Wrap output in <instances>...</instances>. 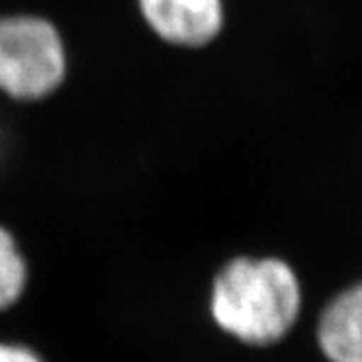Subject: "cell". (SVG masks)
<instances>
[{
    "instance_id": "5",
    "label": "cell",
    "mask_w": 362,
    "mask_h": 362,
    "mask_svg": "<svg viewBox=\"0 0 362 362\" xmlns=\"http://www.w3.org/2000/svg\"><path fill=\"white\" fill-rule=\"evenodd\" d=\"M25 256L18 252L8 230L0 226V310L11 308L26 288Z\"/></svg>"
},
{
    "instance_id": "1",
    "label": "cell",
    "mask_w": 362,
    "mask_h": 362,
    "mask_svg": "<svg viewBox=\"0 0 362 362\" xmlns=\"http://www.w3.org/2000/svg\"><path fill=\"white\" fill-rule=\"evenodd\" d=\"M302 300L300 280L286 259L238 254L209 280L207 316L233 342L270 349L294 330Z\"/></svg>"
},
{
    "instance_id": "3",
    "label": "cell",
    "mask_w": 362,
    "mask_h": 362,
    "mask_svg": "<svg viewBox=\"0 0 362 362\" xmlns=\"http://www.w3.org/2000/svg\"><path fill=\"white\" fill-rule=\"evenodd\" d=\"M159 37L181 47H204L223 26L221 0H139Z\"/></svg>"
},
{
    "instance_id": "2",
    "label": "cell",
    "mask_w": 362,
    "mask_h": 362,
    "mask_svg": "<svg viewBox=\"0 0 362 362\" xmlns=\"http://www.w3.org/2000/svg\"><path fill=\"white\" fill-rule=\"evenodd\" d=\"M65 75L57 30L35 16L0 18V89L16 99H40Z\"/></svg>"
},
{
    "instance_id": "4",
    "label": "cell",
    "mask_w": 362,
    "mask_h": 362,
    "mask_svg": "<svg viewBox=\"0 0 362 362\" xmlns=\"http://www.w3.org/2000/svg\"><path fill=\"white\" fill-rule=\"evenodd\" d=\"M316 344L328 362H362V280L324 304L314 324Z\"/></svg>"
},
{
    "instance_id": "6",
    "label": "cell",
    "mask_w": 362,
    "mask_h": 362,
    "mask_svg": "<svg viewBox=\"0 0 362 362\" xmlns=\"http://www.w3.org/2000/svg\"><path fill=\"white\" fill-rule=\"evenodd\" d=\"M0 362H42V358L25 344L0 342Z\"/></svg>"
}]
</instances>
